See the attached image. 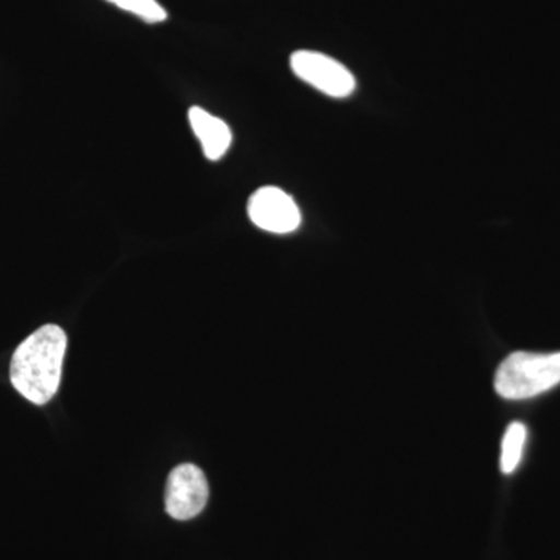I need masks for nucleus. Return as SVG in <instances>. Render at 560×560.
<instances>
[{
	"mask_svg": "<svg viewBox=\"0 0 560 560\" xmlns=\"http://www.w3.org/2000/svg\"><path fill=\"white\" fill-rule=\"evenodd\" d=\"M68 337L61 327L46 324L33 331L14 350L10 364V381L24 399L46 405L54 399L61 383Z\"/></svg>",
	"mask_w": 560,
	"mask_h": 560,
	"instance_id": "nucleus-1",
	"label": "nucleus"
},
{
	"mask_svg": "<svg viewBox=\"0 0 560 560\" xmlns=\"http://www.w3.org/2000/svg\"><path fill=\"white\" fill-rule=\"evenodd\" d=\"M560 383V352H514L500 364L495 390L503 399L522 400L540 396Z\"/></svg>",
	"mask_w": 560,
	"mask_h": 560,
	"instance_id": "nucleus-2",
	"label": "nucleus"
},
{
	"mask_svg": "<svg viewBox=\"0 0 560 560\" xmlns=\"http://www.w3.org/2000/svg\"><path fill=\"white\" fill-rule=\"evenodd\" d=\"M294 75L334 98L349 97L355 91V79L340 61L319 51L298 50L290 58Z\"/></svg>",
	"mask_w": 560,
	"mask_h": 560,
	"instance_id": "nucleus-3",
	"label": "nucleus"
},
{
	"mask_svg": "<svg viewBox=\"0 0 560 560\" xmlns=\"http://www.w3.org/2000/svg\"><path fill=\"white\" fill-rule=\"evenodd\" d=\"M209 500V485L200 467L180 464L171 471L165 490V511L184 522L200 515Z\"/></svg>",
	"mask_w": 560,
	"mask_h": 560,
	"instance_id": "nucleus-4",
	"label": "nucleus"
},
{
	"mask_svg": "<svg viewBox=\"0 0 560 560\" xmlns=\"http://www.w3.org/2000/svg\"><path fill=\"white\" fill-rule=\"evenodd\" d=\"M250 221L260 230L272 234H290L301 226V210L289 194L279 187H261L250 195Z\"/></svg>",
	"mask_w": 560,
	"mask_h": 560,
	"instance_id": "nucleus-5",
	"label": "nucleus"
},
{
	"mask_svg": "<svg viewBox=\"0 0 560 560\" xmlns=\"http://www.w3.org/2000/svg\"><path fill=\"white\" fill-rule=\"evenodd\" d=\"M189 121L197 139L200 140L202 153L209 161H219L230 150L232 132L230 127L208 110L194 106L189 110Z\"/></svg>",
	"mask_w": 560,
	"mask_h": 560,
	"instance_id": "nucleus-6",
	"label": "nucleus"
},
{
	"mask_svg": "<svg viewBox=\"0 0 560 560\" xmlns=\"http://www.w3.org/2000/svg\"><path fill=\"white\" fill-rule=\"evenodd\" d=\"M526 438H528V429H526L525 423L512 422L508 427L503 442H501L500 467L503 474H514L517 469L522 460Z\"/></svg>",
	"mask_w": 560,
	"mask_h": 560,
	"instance_id": "nucleus-7",
	"label": "nucleus"
},
{
	"mask_svg": "<svg viewBox=\"0 0 560 560\" xmlns=\"http://www.w3.org/2000/svg\"><path fill=\"white\" fill-rule=\"evenodd\" d=\"M106 2L135 14L142 21L150 22V24L167 20V11L158 0H106Z\"/></svg>",
	"mask_w": 560,
	"mask_h": 560,
	"instance_id": "nucleus-8",
	"label": "nucleus"
}]
</instances>
